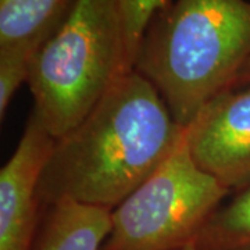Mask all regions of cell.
Instances as JSON below:
<instances>
[{"label": "cell", "instance_id": "1", "mask_svg": "<svg viewBox=\"0 0 250 250\" xmlns=\"http://www.w3.org/2000/svg\"><path fill=\"white\" fill-rule=\"evenodd\" d=\"M185 128L149 81L126 72L96 107L56 139L39 181L42 206L114 210L170 157Z\"/></svg>", "mask_w": 250, "mask_h": 250}, {"label": "cell", "instance_id": "2", "mask_svg": "<svg viewBox=\"0 0 250 250\" xmlns=\"http://www.w3.org/2000/svg\"><path fill=\"white\" fill-rule=\"evenodd\" d=\"M250 59V1H164L145 31L134 70L187 128L215 98L235 89Z\"/></svg>", "mask_w": 250, "mask_h": 250}, {"label": "cell", "instance_id": "3", "mask_svg": "<svg viewBox=\"0 0 250 250\" xmlns=\"http://www.w3.org/2000/svg\"><path fill=\"white\" fill-rule=\"evenodd\" d=\"M129 71L114 0H77L62 28L31 60L27 82L35 100L32 111L59 139Z\"/></svg>", "mask_w": 250, "mask_h": 250}, {"label": "cell", "instance_id": "4", "mask_svg": "<svg viewBox=\"0 0 250 250\" xmlns=\"http://www.w3.org/2000/svg\"><path fill=\"white\" fill-rule=\"evenodd\" d=\"M232 192L192 159L187 131L170 157L111 213L102 250H181Z\"/></svg>", "mask_w": 250, "mask_h": 250}, {"label": "cell", "instance_id": "5", "mask_svg": "<svg viewBox=\"0 0 250 250\" xmlns=\"http://www.w3.org/2000/svg\"><path fill=\"white\" fill-rule=\"evenodd\" d=\"M192 159L231 192L250 182V85L211 100L185 128Z\"/></svg>", "mask_w": 250, "mask_h": 250}, {"label": "cell", "instance_id": "6", "mask_svg": "<svg viewBox=\"0 0 250 250\" xmlns=\"http://www.w3.org/2000/svg\"><path fill=\"white\" fill-rule=\"evenodd\" d=\"M56 139L32 111L14 153L0 171V250H35L39 181Z\"/></svg>", "mask_w": 250, "mask_h": 250}, {"label": "cell", "instance_id": "7", "mask_svg": "<svg viewBox=\"0 0 250 250\" xmlns=\"http://www.w3.org/2000/svg\"><path fill=\"white\" fill-rule=\"evenodd\" d=\"M77 0H0V50L35 56L62 28Z\"/></svg>", "mask_w": 250, "mask_h": 250}, {"label": "cell", "instance_id": "8", "mask_svg": "<svg viewBox=\"0 0 250 250\" xmlns=\"http://www.w3.org/2000/svg\"><path fill=\"white\" fill-rule=\"evenodd\" d=\"M111 213L68 200L49 206L35 250H102L111 231Z\"/></svg>", "mask_w": 250, "mask_h": 250}, {"label": "cell", "instance_id": "9", "mask_svg": "<svg viewBox=\"0 0 250 250\" xmlns=\"http://www.w3.org/2000/svg\"><path fill=\"white\" fill-rule=\"evenodd\" d=\"M193 245L197 250H250V182L218 206Z\"/></svg>", "mask_w": 250, "mask_h": 250}, {"label": "cell", "instance_id": "10", "mask_svg": "<svg viewBox=\"0 0 250 250\" xmlns=\"http://www.w3.org/2000/svg\"><path fill=\"white\" fill-rule=\"evenodd\" d=\"M164 1L166 0H114L124 34L126 62L131 70H134L135 57L145 31Z\"/></svg>", "mask_w": 250, "mask_h": 250}, {"label": "cell", "instance_id": "11", "mask_svg": "<svg viewBox=\"0 0 250 250\" xmlns=\"http://www.w3.org/2000/svg\"><path fill=\"white\" fill-rule=\"evenodd\" d=\"M34 54L25 50L7 49L0 50V118L4 120L11 99L27 82L29 64Z\"/></svg>", "mask_w": 250, "mask_h": 250}, {"label": "cell", "instance_id": "12", "mask_svg": "<svg viewBox=\"0 0 250 250\" xmlns=\"http://www.w3.org/2000/svg\"><path fill=\"white\" fill-rule=\"evenodd\" d=\"M250 85V59L248 62L243 65V68L239 72V77L236 81V85H235V89L236 88H243V86H248Z\"/></svg>", "mask_w": 250, "mask_h": 250}, {"label": "cell", "instance_id": "13", "mask_svg": "<svg viewBox=\"0 0 250 250\" xmlns=\"http://www.w3.org/2000/svg\"><path fill=\"white\" fill-rule=\"evenodd\" d=\"M181 250H197V249H196V246H195L193 243H190V245H188V246H185L184 249H181Z\"/></svg>", "mask_w": 250, "mask_h": 250}]
</instances>
